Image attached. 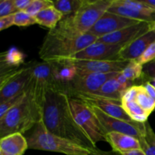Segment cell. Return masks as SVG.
Listing matches in <instances>:
<instances>
[{"mask_svg":"<svg viewBox=\"0 0 155 155\" xmlns=\"http://www.w3.org/2000/svg\"><path fill=\"white\" fill-rule=\"evenodd\" d=\"M42 123L47 130L58 136L92 150L97 148L77 124L64 92L49 89L45 93L42 109Z\"/></svg>","mask_w":155,"mask_h":155,"instance_id":"6da1fadb","label":"cell"},{"mask_svg":"<svg viewBox=\"0 0 155 155\" xmlns=\"http://www.w3.org/2000/svg\"><path fill=\"white\" fill-rule=\"evenodd\" d=\"M98 39L90 33H77L61 20L44 38L39 51V58L45 62L66 60L92 45Z\"/></svg>","mask_w":155,"mask_h":155,"instance_id":"7a4b0ae2","label":"cell"},{"mask_svg":"<svg viewBox=\"0 0 155 155\" xmlns=\"http://www.w3.org/2000/svg\"><path fill=\"white\" fill-rule=\"evenodd\" d=\"M43 105L34 96L31 83L24 99L0 118V138L24 134L42 121Z\"/></svg>","mask_w":155,"mask_h":155,"instance_id":"3957f363","label":"cell"},{"mask_svg":"<svg viewBox=\"0 0 155 155\" xmlns=\"http://www.w3.org/2000/svg\"><path fill=\"white\" fill-rule=\"evenodd\" d=\"M24 135L27 139L29 149L61 153L66 155H88L91 151L51 133L47 130L42 121L36 124Z\"/></svg>","mask_w":155,"mask_h":155,"instance_id":"277c9868","label":"cell"},{"mask_svg":"<svg viewBox=\"0 0 155 155\" xmlns=\"http://www.w3.org/2000/svg\"><path fill=\"white\" fill-rule=\"evenodd\" d=\"M113 0H83L76 13L64 17L71 27L81 34L87 33L107 12Z\"/></svg>","mask_w":155,"mask_h":155,"instance_id":"5b68a950","label":"cell"},{"mask_svg":"<svg viewBox=\"0 0 155 155\" xmlns=\"http://www.w3.org/2000/svg\"><path fill=\"white\" fill-rule=\"evenodd\" d=\"M71 114L77 125L96 145L98 142H106V134L90 107L80 100L69 97Z\"/></svg>","mask_w":155,"mask_h":155,"instance_id":"8992f818","label":"cell"},{"mask_svg":"<svg viewBox=\"0 0 155 155\" xmlns=\"http://www.w3.org/2000/svg\"><path fill=\"white\" fill-rule=\"evenodd\" d=\"M35 63L23 66L20 69L0 76V103L27 90L33 77Z\"/></svg>","mask_w":155,"mask_h":155,"instance_id":"52a82bcc","label":"cell"},{"mask_svg":"<svg viewBox=\"0 0 155 155\" xmlns=\"http://www.w3.org/2000/svg\"><path fill=\"white\" fill-rule=\"evenodd\" d=\"M89 106V105H88ZM106 135L109 133H120L139 139L145 134V123L126 121L106 114L97 107L89 106Z\"/></svg>","mask_w":155,"mask_h":155,"instance_id":"ba28073f","label":"cell"},{"mask_svg":"<svg viewBox=\"0 0 155 155\" xmlns=\"http://www.w3.org/2000/svg\"><path fill=\"white\" fill-rule=\"evenodd\" d=\"M68 97H74L77 98L87 105L97 107L104 114L113 117L124 120L126 121H133L124 110L120 100L104 98V97L98 96L95 94L80 93V92L73 93Z\"/></svg>","mask_w":155,"mask_h":155,"instance_id":"9c48e42d","label":"cell"},{"mask_svg":"<svg viewBox=\"0 0 155 155\" xmlns=\"http://www.w3.org/2000/svg\"><path fill=\"white\" fill-rule=\"evenodd\" d=\"M122 45L95 42L66 60L69 61H119ZM64 61V60H63Z\"/></svg>","mask_w":155,"mask_h":155,"instance_id":"30bf717a","label":"cell"},{"mask_svg":"<svg viewBox=\"0 0 155 155\" xmlns=\"http://www.w3.org/2000/svg\"><path fill=\"white\" fill-rule=\"evenodd\" d=\"M119 73L109 74H84L77 71V75L70 84L68 95L73 93L95 94L98 92L106 81L116 77Z\"/></svg>","mask_w":155,"mask_h":155,"instance_id":"8fae6325","label":"cell"},{"mask_svg":"<svg viewBox=\"0 0 155 155\" xmlns=\"http://www.w3.org/2000/svg\"><path fill=\"white\" fill-rule=\"evenodd\" d=\"M140 22L142 21L130 19L107 12L95 23L88 33L100 38Z\"/></svg>","mask_w":155,"mask_h":155,"instance_id":"7c38bea8","label":"cell"},{"mask_svg":"<svg viewBox=\"0 0 155 155\" xmlns=\"http://www.w3.org/2000/svg\"><path fill=\"white\" fill-rule=\"evenodd\" d=\"M151 30V23L140 22L98 38L97 42L110 45H124L133 42Z\"/></svg>","mask_w":155,"mask_h":155,"instance_id":"4fadbf2b","label":"cell"},{"mask_svg":"<svg viewBox=\"0 0 155 155\" xmlns=\"http://www.w3.org/2000/svg\"><path fill=\"white\" fill-rule=\"evenodd\" d=\"M69 61V60H68ZM77 71L84 74L120 73L129 64V61H71Z\"/></svg>","mask_w":155,"mask_h":155,"instance_id":"5bb4252c","label":"cell"},{"mask_svg":"<svg viewBox=\"0 0 155 155\" xmlns=\"http://www.w3.org/2000/svg\"><path fill=\"white\" fill-rule=\"evenodd\" d=\"M154 42L155 32L150 30L138 39L123 46L119 54L120 59L129 61L135 60Z\"/></svg>","mask_w":155,"mask_h":155,"instance_id":"9a60e30c","label":"cell"},{"mask_svg":"<svg viewBox=\"0 0 155 155\" xmlns=\"http://www.w3.org/2000/svg\"><path fill=\"white\" fill-rule=\"evenodd\" d=\"M0 152L5 155H24L28 143L22 133H14L0 139Z\"/></svg>","mask_w":155,"mask_h":155,"instance_id":"2e32d148","label":"cell"},{"mask_svg":"<svg viewBox=\"0 0 155 155\" xmlns=\"http://www.w3.org/2000/svg\"><path fill=\"white\" fill-rule=\"evenodd\" d=\"M106 139L112 150L120 154L132 150L142 149L139 139L124 133H109L106 135Z\"/></svg>","mask_w":155,"mask_h":155,"instance_id":"e0dca14e","label":"cell"},{"mask_svg":"<svg viewBox=\"0 0 155 155\" xmlns=\"http://www.w3.org/2000/svg\"><path fill=\"white\" fill-rule=\"evenodd\" d=\"M25 55L16 47H12L2 53L0 57V74L17 71L23 67Z\"/></svg>","mask_w":155,"mask_h":155,"instance_id":"ac0fdd59","label":"cell"},{"mask_svg":"<svg viewBox=\"0 0 155 155\" xmlns=\"http://www.w3.org/2000/svg\"><path fill=\"white\" fill-rule=\"evenodd\" d=\"M116 77L106 81L104 84L101 86V89L98 92H95V95L104 97V98L120 100L121 101L123 95L126 92V90L128 89L126 88L125 86H122L117 80Z\"/></svg>","mask_w":155,"mask_h":155,"instance_id":"d6986e66","label":"cell"},{"mask_svg":"<svg viewBox=\"0 0 155 155\" xmlns=\"http://www.w3.org/2000/svg\"><path fill=\"white\" fill-rule=\"evenodd\" d=\"M63 15L58 12L54 6L42 11L36 16H34L36 24L49 28L50 30L54 29L63 19Z\"/></svg>","mask_w":155,"mask_h":155,"instance_id":"ffe728a7","label":"cell"},{"mask_svg":"<svg viewBox=\"0 0 155 155\" xmlns=\"http://www.w3.org/2000/svg\"><path fill=\"white\" fill-rule=\"evenodd\" d=\"M107 12L120 16L125 17V18H130V19L136 20V21H142V22L151 23L155 21V15H150L145 14L134 9L124 7L120 5H111Z\"/></svg>","mask_w":155,"mask_h":155,"instance_id":"44dd1931","label":"cell"},{"mask_svg":"<svg viewBox=\"0 0 155 155\" xmlns=\"http://www.w3.org/2000/svg\"><path fill=\"white\" fill-rule=\"evenodd\" d=\"M121 104L126 113L133 121L138 123L147 122L149 114L141 107L136 101H121Z\"/></svg>","mask_w":155,"mask_h":155,"instance_id":"7402d4cb","label":"cell"},{"mask_svg":"<svg viewBox=\"0 0 155 155\" xmlns=\"http://www.w3.org/2000/svg\"><path fill=\"white\" fill-rule=\"evenodd\" d=\"M145 126V134L139 139L141 148L146 155H155V133L148 121Z\"/></svg>","mask_w":155,"mask_h":155,"instance_id":"603a6c76","label":"cell"},{"mask_svg":"<svg viewBox=\"0 0 155 155\" xmlns=\"http://www.w3.org/2000/svg\"><path fill=\"white\" fill-rule=\"evenodd\" d=\"M83 0H58L53 1L54 7L63 15L69 16L76 13L81 7Z\"/></svg>","mask_w":155,"mask_h":155,"instance_id":"cb8c5ba5","label":"cell"},{"mask_svg":"<svg viewBox=\"0 0 155 155\" xmlns=\"http://www.w3.org/2000/svg\"><path fill=\"white\" fill-rule=\"evenodd\" d=\"M136 101L149 115L155 110V101L148 95L143 85L139 86V91Z\"/></svg>","mask_w":155,"mask_h":155,"instance_id":"d4e9b609","label":"cell"},{"mask_svg":"<svg viewBox=\"0 0 155 155\" xmlns=\"http://www.w3.org/2000/svg\"><path fill=\"white\" fill-rule=\"evenodd\" d=\"M112 5H114L124 6V7L134 9V10L139 11V12H143V13L145 14L155 15V9L148 6L143 1H135V0H113Z\"/></svg>","mask_w":155,"mask_h":155,"instance_id":"484cf974","label":"cell"},{"mask_svg":"<svg viewBox=\"0 0 155 155\" xmlns=\"http://www.w3.org/2000/svg\"><path fill=\"white\" fill-rule=\"evenodd\" d=\"M121 74L125 76L129 80L133 82L143 75V66L134 60L130 61Z\"/></svg>","mask_w":155,"mask_h":155,"instance_id":"4316f807","label":"cell"},{"mask_svg":"<svg viewBox=\"0 0 155 155\" xmlns=\"http://www.w3.org/2000/svg\"><path fill=\"white\" fill-rule=\"evenodd\" d=\"M54 6L53 1L50 0H32L30 5L24 11L31 16H36L37 14L48 8Z\"/></svg>","mask_w":155,"mask_h":155,"instance_id":"83f0119b","label":"cell"},{"mask_svg":"<svg viewBox=\"0 0 155 155\" xmlns=\"http://www.w3.org/2000/svg\"><path fill=\"white\" fill-rule=\"evenodd\" d=\"M29 87H30V86H29ZM28 89H27V90L19 93L18 95L9 98L8 100L4 101L3 103H2L1 105H0V118L4 116V115L5 114L8 110H10L11 109L13 108L14 107H15L17 104H19V103L24 99V97H25L26 95V93H27V90H28Z\"/></svg>","mask_w":155,"mask_h":155,"instance_id":"f1b7e54d","label":"cell"},{"mask_svg":"<svg viewBox=\"0 0 155 155\" xmlns=\"http://www.w3.org/2000/svg\"><path fill=\"white\" fill-rule=\"evenodd\" d=\"M36 24L34 17L25 12H17L15 13V25L18 27H28Z\"/></svg>","mask_w":155,"mask_h":155,"instance_id":"f546056e","label":"cell"},{"mask_svg":"<svg viewBox=\"0 0 155 155\" xmlns=\"http://www.w3.org/2000/svg\"><path fill=\"white\" fill-rule=\"evenodd\" d=\"M155 60V42L148 46V48L136 59H135V61L139 63V64L144 65L147 64L148 63L154 61Z\"/></svg>","mask_w":155,"mask_h":155,"instance_id":"4dcf8cb0","label":"cell"},{"mask_svg":"<svg viewBox=\"0 0 155 155\" xmlns=\"http://www.w3.org/2000/svg\"><path fill=\"white\" fill-rule=\"evenodd\" d=\"M16 12L15 0H2L0 2V18L13 15Z\"/></svg>","mask_w":155,"mask_h":155,"instance_id":"1f68e13d","label":"cell"},{"mask_svg":"<svg viewBox=\"0 0 155 155\" xmlns=\"http://www.w3.org/2000/svg\"><path fill=\"white\" fill-rule=\"evenodd\" d=\"M13 25H15V14L0 18V30L1 31Z\"/></svg>","mask_w":155,"mask_h":155,"instance_id":"d6a6232c","label":"cell"},{"mask_svg":"<svg viewBox=\"0 0 155 155\" xmlns=\"http://www.w3.org/2000/svg\"><path fill=\"white\" fill-rule=\"evenodd\" d=\"M143 75L149 79L155 78V62H151L143 67Z\"/></svg>","mask_w":155,"mask_h":155,"instance_id":"836d02e7","label":"cell"},{"mask_svg":"<svg viewBox=\"0 0 155 155\" xmlns=\"http://www.w3.org/2000/svg\"><path fill=\"white\" fill-rule=\"evenodd\" d=\"M32 0H15V5L17 12H24L30 5Z\"/></svg>","mask_w":155,"mask_h":155,"instance_id":"e575fe53","label":"cell"},{"mask_svg":"<svg viewBox=\"0 0 155 155\" xmlns=\"http://www.w3.org/2000/svg\"><path fill=\"white\" fill-rule=\"evenodd\" d=\"M116 79L117 80V81L122 85V86H125V87L127 88V89H129V88H130L131 86H133V82L129 80L125 76L123 75V74H121V72L119 73V74L117 75Z\"/></svg>","mask_w":155,"mask_h":155,"instance_id":"d590c367","label":"cell"},{"mask_svg":"<svg viewBox=\"0 0 155 155\" xmlns=\"http://www.w3.org/2000/svg\"><path fill=\"white\" fill-rule=\"evenodd\" d=\"M88 155H121L120 153L116 151H104L98 149V148H95L94 149L91 150L90 152Z\"/></svg>","mask_w":155,"mask_h":155,"instance_id":"8d00e7d4","label":"cell"},{"mask_svg":"<svg viewBox=\"0 0 155 155\" xmlns=\"http://www.w3.org/2000/svg\"><path fill=\"white\" fill-rule=\"evenodd\" d=\"M145 87V89H146L147 92L148 93V95L151 97L153 100L155 101V87L151 84V83L150 81H145V83L142 84Z\"/></svg>","mask_w":155,"mask_h":155,"instance_id":"74e56055","label":"cell"},{"mask_svg":"<svg viewBox=\"0 0 155 155\" xmlns=\"http://www.w3.org/2000/svg\"><path fill=\"white\" fill-rule=\"evenodd\" d=\"M121 155H146L142 149H136L120 153Z\"/></svg>","mask_w":155,"mask_h":155,"instance_id":"f35d334b","label":"cell"},{"mask_svg":"<svg viewBox=\"0 0 155 155\" xmlns=\"http://www.w3.org/2000/svg\"><path fill=\"white\" fill-rule=\"evenodd\" d=\"M143 2L148 6L155 9V0H143Z\"/></svg>","mask_w":155,"mask_h":155,"instance_id":"ab89813d","label":"cell"},{"mask_svg":"<svg viewBox=\"0 0 155 155\" xmlns=\"http://www.w3.org/2000/svg\"><path fill=\"white\" fill-rule=\"evenodd\" d=\"M151 30L155 32V21L151 22Z\"/></svg>","mask_w":155,"mask_h":155,"instance_id":"60d3db41","label":"cell"},{"mask_svg":"<svg viewBox=\"0 0 155 155\" xmlns=\"http://www.w3.org/2000/svg\"><path fill=\"white\" fill-rule=\"evenodd\" d=\"M151 84H152L153 86H154V87H155V78L151 79Z\"/></svg>","mask_w":155,"mask_h":155,"instance_id":"b9f144b4","label":"cell"},{"mask_svg":"<svg viewBox=\"0 0 155 155\" xmlns=\"http://www.w3.org/2000/svg\"><path fill=\"white\" fill-rule=\"evenodd\" d=\"M0 155H5V154H2V153L0 152Z\"/></svg>","mask_w":155,"mask_h":155,"instance_id":"7bdbcfd3","label":"cell"},{"mask_svg":"<svg viewBox=\"0 0 155 155\" xmlns=\"http://www.w3.org/2000/svg\"><path fill=\"white\" fill-rule=\"evenodd\" d=\"M152 62H155V60H154V61H152Z\"/></svg>","mask_w":155,"mask_h":155,"instance_id":"ee69618b","label":"cell"}]
</instances>
